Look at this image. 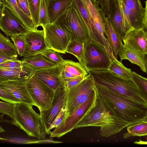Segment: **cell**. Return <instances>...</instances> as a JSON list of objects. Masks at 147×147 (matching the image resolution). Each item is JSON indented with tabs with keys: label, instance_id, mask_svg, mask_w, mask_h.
<instances>
[{
	"label": "cell",
	"instance_id": "obj_44",
	"mask_svg": "<svg viewBox=\"0 0 147 147\" xmlns=\"http://www.w3.org/2000/svg\"><path fill=\"white\" fill-rule=\"evenodd\" d=\"M18 59L17 57L10 56L0 52V64L9 60Z\"/></svg>",
	"mask_w": 147,
	"mask_h": 147
},
{
	"label": "cell",
	"instance_id": "obj_24",
	"mask_svg": "<svg viewBox=\"0 0 147 147\" xmlns=\"http://www.w3.org/2000/svg\"><path fill=\"white\" fill-rule=\"evenodd\" d=\"M2 5L8 8L26 28L31 31L37 29L31 19L19 7L16 0H0Z\"/></svg>",
	"mask_w": 147,
	"mask_h": 147
},
{
	"label": "cell",
	"instance_id": "obj_10",
	"mask_svg": "<svg viewBox=\"0 0 147 147\" xmlns=\"http://www.w3.org/2000/svg\"><path fill=\"white\" fill-rule=\"evenodd\" d=\"M42 28L48 49L65 54L67 47L71 40L69 34L59 24L54 22Z\"/></svg>",
	"mask_w": 147,
	"mask_h": 147
},
{
	"label": "cell",
	"instance_id": "obj_42",
	"mask_svg": "<svg viewBox=\"0 0 147 147\" xmlns=\"http://www.w3.org/2000/svg\"><path fill=\"white\" fill-rule=\"evenodd\" d=\"M86 76H80L68 79L64 82V88L67 89L75 86L84 79Z\"/></svg>",
	"mask_w": 147,
	"mask_h": 147
},
{
	"label": "cell",
	"instance_id": "obj_30",
	"mask_svg": "<svg viewBox=\"0 0 147 147\" xmlns=\"http://www.w3.org/2000/svg\"><path fill=\"white\" fill-rule=\"evenodd\" d=\"M0 52L11 56L18 57L13 43L0 32Z\"/></svg>",
	"mask_w": 147,
	"mask_h": 147
},
{
	"label": "cell",
	"instance_id": "obj_25",
	"mask_svg": "<svg viewBox=\"0 0 147 147\" xmlns=\"http://www.w3.org/2000/svg\"><path fill=\"white\" fill-rule=\"evenodd\" d=\"M73 0H45L50 24L54 22L67 8L71 6Z\"/></svg>",
	"mask_w": 147,
	"mask_h": 147
},
{
	"label": "cell",
	"instance_id": "obj_38",
	"mask_svg": "<svg viewBox=\"0 0 147 147\" xmlns=\"http://www.w3.org/2000/svg\"><path fill=\"white\" fill-rule=\"evenodd\" d=\"M69 115V113L67 110L64 107L62 108L51 125L50 131L54 128L58 127Z\"/></svg>",
	"mask_w": 147,
	"mask_h": 147
},
{
	"label": "cell",
	"instance_id": "obj_37",
	"mask_svg": "<svg viewBox=\"0 0 147 147\" xmlns=\"http://www.w3.org/2000/svg\"><path fill=\"white\" fill-rule=\"evenodd\" d=\"M25 64L18 59L10 60L0 64V69L14 70L23 67Z\"/></svg>",
	"mask_w": 147,
	"mask_h": 147
},
{
	"label": "cell",
	"instance_id": "obj_8",
	"mask_svg": "<svg viewBox=\"0 0 147 147\" xmlns=\"http://www.w3.org/2000/svg\"><path fill=\"white\" fill-rule=\"evenodd\" d=\"M97 97L96 88L86 100L72 114L69 115L58 127L50 131V137L59 138L74 129L77 123L94 106Z\"/></svg>",
	"mask_w": 147,
	"mask_h": 147
},
{
	"label": "cell",
	"instance_id": "obj_19",
	"mask_svg": "<svg viewBox=\"0 0 147 147\" xmlns=\"http://www.w3.org/2000/svg\"><path fill=\"white\" fill-rule=\"evenodd\" d=\"M120 62L124 59L138 66L140 69L147 73V55L123 44L118 54Z\"/></svg>",
	"mask_w": 147,
	"mask_h": 147
},
{
	"label": "cell",
	"instance_id": "obj_16",
	"mask_svg": "<svg viewBox=\"0 0 147 147\" xmlns=\"http://www.w3.org/2000/svg\"><path fill=\"white\" fill-rule=\"evenodd\" d=\"M122 40L125 45L147 55V30L132 28L126 32Z\"/></svg>",
	"mask_w": 147,
	"mask_h": 147
},
{
	"label": "cell",
	"instance_id": "obj_41",
	"mask_svg": "<svg viewBox=\"0 0 147 147\" xmlns=\"http://www.w3.org/2000/svg\"><path fill=\"white\" fill-rule=\"evenodd\" d=\"M97 1L105 16L108 17L111 9V0H97Z\"/></svg>",
	"mask_w": 147,
	"mask_h": 147
},
{
	"label": "cell",
	"instance_id": "obj_33",
	"mask_svg": "<svg viewBox=\"0 0 147 147\" xmlns=\"http://www.w3.org/2000/svg\"><path fill=\"white\" fill-rule=\"evenodd\" d=\"M47 60L56 65L63 64L65 61L59 53L47 49L40 53Z\"/></svg>",
	"mask_w": 147,
	"mask_h": 147
},
{
	"label": "cell",
	"instance_id": "obj_46",
	"mask_svg": "<svg viewBox=\"0 0 147 147\" xmlns=\"http://www.w3.org/2000/svg\"><path fill=\"white\" fill-rule=\"evenodd\" d=\"M5 131V130L3 128L0 126V133H2ZM0 140H7L6 139L4 138H2L0 137Z\"/></svg>",
	"mask_w": 147,
	"mask_h": 147
},
{
	"label": "cell",
	"instance_id": "obj_39",
	"mask_svg": "<svg viewBox=\"0 0 147 147\" xmlns=\"http://www.w3.org/2000/svg\"><path fill=\"white\" fill-rule=\"evenodd\" d=\"M13 108V104L7 102L0 101V114L6 115L12 118Z\"/></svg>",
	"mask_w": 147,
	"mask_h": 147
},
{
	"label": "cell",
	"instance_id": "obj_27",
	"mask_svg": "<svg viewBox=\"0 0 147 147\" xmlns=\"http://www.w3.org/2000/svg\"><path fill=\"white\" fill-rule=\"evenodd\" d=\"M22 61L28 64L34 70L50 67L56 65L46 59L40 53L23 57Z\"/></svg>",
	"mask_w": 147,
	"mask_h": 147
},
{
	"label": "cell",
	"instance_id": "obj_43",
	"mask_svg": "<svg viewBox=\"0 0 147 147\" xmlns=\"http://www.w3.org/2000/svg\"><path fill=\"white\" fill-rule=\"evenodd\" d=\"M16 1L19 7L29 18L32 19L29 9L27 0H16Z\"/></svg>",
	"mask_w": 147,
	"mask_h": 147
},
{
	"label": "cell",
	"instance_id": "obj_21",
	"mask_svg": "<svg viewBox=\"0 0 147 147\" xmlns=\"http://www.w3.org/2000/svg\"><path fill=\"white\" fill-rule=\"evenodd\" d=\"M111 9L108 17L114 31L122 40L126 34L119 0H111Z\"/></svg>",
	"mask_w": 147,
	"mask_h": 147
},
{
	"label": "cell",
	"instance_id": "obj_48",
	"mask_svg": "<svg viewBox=\"0 0 147 147\" xmlns=\"http://www.w3.org/2000/svg\"><path fill=\"white\" fill-rule=\"evenodd\" d=\"M2 3H1V0H0V7H2Z\"/></svg>",
	"mask_w": 147,
	"mask_h": 147
},
{
	"label": "cell",
	"instance_id": "obj_15",
	"mask_svg": "<svg viewBox=\"0 0 147 147\" xmlns=\"http://www.w3.org/2000/svg\"><path fill=\"white\" fill-rule=\"evenodd\" d=\"M21 36L24 38L26 44L25 51L22 56L23 57L39 53L48 49L43 29L40 30L37 29L29 31Z\"/></svg>",
	"mask_w": 147,
	"mask_h": 147
},
{
	"label": "cell",
	"instance_id": "obj_13",
	"mask_svg": "<svg viewBox=\"0 0 147 147\" xmlns=\"http://www.w3.org/2000/svg\"><path fill=\"white\" fill-rule=\"evenodd\" d=\"M62 64L34 70L32 75L41 80L55 91L64 88L61 76Z\"/></svg>",
	"mask_w": 147,
	"mask_h": 147
},
{
	"label": "cell",
	"instance_id": "obj_18",
	"mask_svg": "<svg viewBox=\"0 0 147 147\" xmlns=\"http://www.w3.org/2000/svg\"><path fill=\"white\" fill-rule=\"evenodd\" d=\"M72 4L78 11L85 24L90 39L102 46L101 40L84 0H73Z\"/></svg>",
	"mask_w": 147,
	"mask_h": 147
},
{
	"label": "cell",
	"instance_id": "obj_29",
	"mask_svg": "<svg viewBox=\"0 0 147 147\" xmlns=\"http://www.w3.org/2000/svg\"><path fill=\"white\" fill-rule=\"evenodd\" d=\"M127 132L123 135L124 138L131 136H146L147 135V121H144L129 125L127 127Z\"/></svg>",
	"mask_w": 147,
	"mask_h": 147
},
{
	"label": "cell",
	"instance_id": "obj_35",
	"mask_svg": "<svg viewBox=\"0 0 147 147\" xmlns=\"http://www.w3.org/2000/svg\"><path fill=\"white\" fill-rule=\"evenodd\" d=\"M39 26L42 27L50 24L45 0H41L39 14Z\"/></svg>",
	"mask_w": 147,
	"mask_h": 147
},
{
	"label": "cell",
	"instance_id": "obj_47",
	"mask_svg": "<svg viewBox=\"0 0 147 147\" xmlns=\"http://www.w3.org/2000/svg\"><path fill=\"white\" fill-rule=\"evenodd\" d=\"M1 7H0V19L1 18Z\"/></svg>",
	"mask_w": 147,
	"mask_h": 147
},
{
	"label": "cell",
	"instance_id": "obj_2",
	"mask_svg": "<svg viewBox=\"0 0 147 147\" xmlns=\"http://www.w3.org/2000/svg\"><path fill=\"white\" fill-rule=\"evenodd\" d=\"M95 86L103 100L112 109L118 118L131 124L147 121V107L104 86L96 84Z\"/></svg>",
	"mask_w": 147,
	"mask_h": 147
},
{
	"label": "cell",
	"instance_id": "obj_45",
	"mask_svg": "<svg viewBox=\"0 0 147 147\" xmlns=\"http://www.w3.org/2000/svg\"><path fill=\"white\" fill-rule=\"evenodd\" d=\"M0 122H7L11 123V120L4 119L3 115L0 114Z\"/></svg>",
	"mask_w": 147,
	"mask_h": 147
},
{
	"label": "cell",
	"instance_id": "obj_34",
	"mask_svg": "<svg viewBox=\"0 0 147 147\" xmlns=\"http://www.w3.org/2000/svg\"><path fill=\"white\" fill-rule=\"evenodd\" d=\"M131 79L144 95L147 97V78L132 71Z\"/></svg>",
	"mask_w": 147,
	"mask_h": 147
},
{
	"label": "cell",
	"instance_id": "obj_23",
	"mask_svg": "<svg viewBox=\"0 0 147 147\" xmlns=\"http://www.w3.org/2000/svg\"><path fill=\"white\" fill-rule=\"evenodd\" d=\"M61 76L64 82L66 80L78 76H87L88 74L84 67L80 63L65 60L62 64Z\"/></svg>",
	"mask_w": 147,
	"mask_h": 147
},
{
	"label": "cell",
	"instance_id": "obj_7",
	"mask_svg": "<svg viewBox=\"0 0 147 147\" xmlns=\"http://www.w3.org/2000/svg\"><path fill=\"white\" fill-rule=\"evenodd\" d=\"M27 90L40 112L51 108L55 91L32 75L25 82Z\"/></svg>",
	"mask_w": 147,
	"mask_h": 147
},
{
	"label": "cell",
	"instance_id": "obj_17",
	"mask_svg": "<svg viewBox=\"0 0 147 147\" xmlns=\"http://www.w3.org/2000/svg\"><path fill=\"white\" fill-rule=\"evenodd\" d=\"M26 82L10 81L0 84V87L20 102L35 106L26 89Z\"/></svg>",
	"mask_w": 147,
	"mask_h": 147
},
{
	"label": "cell",
	"instance_id": "obj_1",
	"mask_svg": "<svg viewBox=\"0 0 147 147\" xmlns=\"http://www.w3.org/2000/svg\"><path fill=\"white\" fill-rule=\"evenodd\" d=\"M130 124L118 118L97 92L94 106L77 123L74 129L88 126L100 127V135L107 137L119 132Z\"/></svg>",
	"mask_w": 147,
	"mask_h": 147
},
{
	"label": "cell",
	"instance_id": "obj_28",
	"mask_svg": "<svg viewBox=\"0 0 147 147\" xmlns=\"http://www.w3.org/2000/svg\"><path fill=\"white\" fill-rule=\"evenodd\" d=\"M107 69L115 75L121 78L126 79H131L132 72L131 69L125 67L121 62L115 57L111 60Z\"/></svg>",
	"mask_w": 147,
	"mask_h": 147
},
{
	"label": "cell",
	"instance_id": "obj_22",
	"mask_svg": "<svg viewBox=\"0 0 147 147\" xmlns=\"http://www.w3.org/2000/svg\"><path fill=\"white\" fill-rule=\"evenodd\" d=\"M125 5L136 18L142 29L147 30V1L143 7L140 0H123Z\"/></svg>",
	"mask_w": 147,
	"mask_h": 147
},
{
	"label": "cell",
	"instance_id": "obj_3",
	"mask_svg": "<svg viewBox=\"0 0 147 147\" xmlns=\"http://www.w3.org/2000/svg\"><path fill=\"white\" fill-rule=\"evenodd\" d=\"M95 84L106 87L123 96L147 107V97L131 79L117 76L107 69L89 71Z\"/></svg>",
	"mask_w": 147,
	"mask_h": 147
},
{
	"label": "cell",
	"instance_id": "obj_5",
	"mask_svg": "<svg viewBox=\"0 0 147 147\" xmlns=\"http://www.w3.org/2000/svg\"><path fill=\"white\" fill-rule=\"evenodd\" d=\"M54 22L64 28L70 35L71 40L84 43L91 40L85 24L73 4Z\"/></svg>",
	"mask_w": 147,
	"mask_h": 147
},
{
	"label": "cell",
	"instance_id": "obj_11",
	"mask_svg": "<svg viewBox=\"0 0 147 147\" xmlns=\"http://www.w3.org/2000/svg\"><path fill=\"white\" fill-rule=\"evenodd\" d=\"M101 40L102 47L110 58L114 56L105 33V15L96 0H84Z\"/></svg>",
	"mask_w": 147,
	"mask_h": 147
},
{
	"label": "cell",
	"instance_id": "obj_32",
	"mask_svg": "<svg viewBox=\"0 0 147 147\" xmlns=\"http://www.w3.org/2000/svg\"><path fill=\"white\" fill-rule=\"evenodd\" d=\"M29 9L33 22L36 28L39 26V14L41 0H27Z\"/></svg>",
	"mask_w": 147,
	"mask_h": 147
},
{
	"label": "cell",
	"instance_id": "obj_26",
	"mask_svg": "<svg viewBox=\"0 0 147 147\" xmlns=\"http://www.w3.org/2000/svg\"><path fill=\"white\" fill-rule=\"evenodd\" d=\"M105 33L114 56L117 59L119 51L123 44L122 40L116 33L108 17L106 16L105 18Z\"/></svg>",
	"mask_w": 147,
	"mask_h": 147
},
{
	"label": "cell",
	"instance_id": "obj_4",
	"mask_svg": "<svg viewBox=\"0 0 147 147\" xmlns=\"http://www.w3.org/2000/svg\"><path fill=\"white\" fill-rule=\"evenodd\" d=\"M11 123L24 131L28 136L39 140L45 139L47 134L40 114L33 105L21 102L13 104Z\"/></svg>",
	"mask_w": 147,
	"mask_h": 147
},
{
	"label": "cell",
	"instance_id": "obj_20",
	"mask_svg": "<svg viewBox=\"0 0 147 147\" xmlns=\"http://www.w3.org/2000/svg\"><path fill=\"white\" fill-rule=\"evenodd\" d=\"M34 69L26 63L22 68L14 70L0 69V84L10 81H26Z\"/></svg>",
	"mask_w": 147,
	"mask_h": 147
},
{
	"label": "cell",
	"instance_id": "obj_31",
	"mask_svg": "<svg viewBox=\"0 0 147 147\" xmlns=\"http://www.w3.org/2000/svg\"><path fill=\"white\" fill-rule=\"evenodd\" d=\"M84 45V43L79 42L75 40H71L67 47L66 52L74 55L80 63L83 55Z\"/></svg>",
	"mask_w": 147,
	"mask_h": 147
},
{
	"label": "cell",
	"instance_id": "obj_6",
	"mask_svg": "<svg viewBox=\"0 0 147 147\" xmlns=\"http://www.w3.org/2000/svg\"><path fill=\"white\" fill-rule=\"evenodd\" d=\"M111 61L104 48L98 43L90 40L84 43L80 63L88 73L90 71L108 69Z\"/></svg>",
	"mask_w": 147,
	"mask_h": 147
},
{
	"label": "cell",
	"instance_id": "obj_9",
	"mask_svg": "<svg viewBox=\"0 0 147 147\" xmlns=\"http://www.w3.org/2000/svg\"><path fill=\"white\" fill-rule=\"evenodd\" d=\"M95 89L94 80L89 74L76 85L65 89L67 93L66 102L64 107L67 110L69 115L73 113L85 102Z\"/></svg>",
	"mask_w": 147,
	"mask_h": 147
},
{
	"label": "cell",
	"instance_id": "obj_12",
	"mask_svg": "<svg viewBox=\"0 0 147 147\" xmlns=\"http://www.w3.org/2000/svg\"><path fill=\"white\" fill-rule=\"evenodd\" d=\"M55 92L51 108L40 112L47 134H49V129L51 125L61 109L65 107L66 102L67 91L65 88L58 89Z\"/></svg>",
	"mask_w": 147,
	"mask_h": 147
},
{
	"label": "cell",
	"instance_id": "obj_14",
	"mask_svg": "<svg viewBox=\"0 0 147 147\" xmlns=\"http://www.w3.org/2000/svg\"><path fill=\"white\" fill-rule=\"evenodd\" d=\"M0 29L7 36L24 34L29 31L5 6L1 7Z\"/></svg>",
	"mask_w": 147,
	"mask_h": 147
},
{
	"label": "cell",
	"instance_id": "obj_40",
	"mask_svg": "<svg viewBox=\"0 0 147 147\" xmlns=\"http://www.w3.org/2000/svg\"><path fill=\"white\" fill-rule=\"evenodd\" d=\"M0 99L13 104L20 102L19 100L6 92L0 87Z\"/></svg>",
	"mask_w": 147,
	"mask_h": 147
},
{
	"label": "cell",
	"instance_id": "obj_36",
	"mask_svg": "<svg viewBox=\"0 0 147 147\" xmlns=\"http://www.w3.org/2000/svg\"><path fill=\"white\" fill-rule=\"evenodd\" d=\"M10 37L13 42L17 53L20 56L22 57L26 47L24 38L21 35L18 34L12 35Z\"/></svg>",
	"mask_w": 147,
	"mask_h": 147
}]
</instances>
